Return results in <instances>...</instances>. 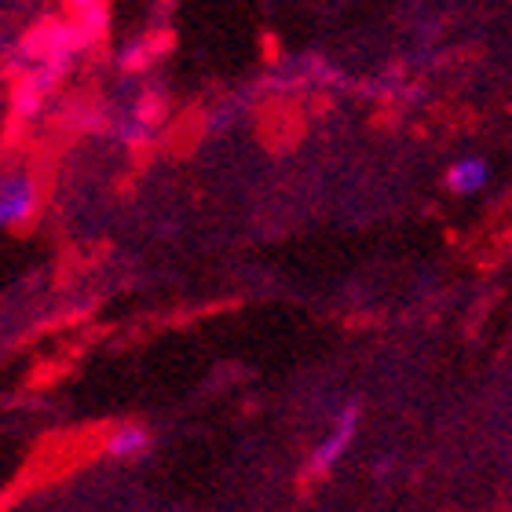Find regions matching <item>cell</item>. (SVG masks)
<instances>
[{
	"label": "cell",
	"mask_w": 512,
	"mask_h": 512,
	"mask_svg": "<svg viewBox=\"0 0 512 512\" xmlns=\"http://www.w3.org/2000/svg\"><path fill=\"white\" fill-rule=\"evenodd\" d=\"M491 180V165L483 158H458L447 172V187L454 194H480Z\"/></svg>",
	"instance_id": "cell-3"
},
{
	"label": "cell",
	"mask_w": 512,
	"mask_h": 512,
	"mask_svg": "<svg viewBox=\"0 0 512 512\" xmlns=\"http://www.w3.org/2000/svg\"><path fill=\"white\" fill-rule=\"evenodd\" d=\"M103 450H107V458L136 461L150 450V432H147V428H139V425H121L107 436Z\"/></svg>",
	"instance_id": "cell-4"
},
{
	"label": "cell",
	"mask_w": 512,
	"mask_h": 512,
	"mask_svg": "<svg viewBox=\"0 0 512 512\" xmlns=\"http://www.w3.org/2000/svg\"><path fill=\"white\" fill-rule=\"evenodd\" d=\"M359 417H363L359 403H348L341 410V414H337V421H333V428H330V436H326L319 443V447L311 450V465H308L311 476H319V472H330L333 465H337V461L344 458V450L352 447V439H355Z\"/></svg>",
	"instance_id": "cell-1"
},
{
	"label": "cell",
	"mask_w": 512,
	"mask_h": 512,
	"mask_svg": "<svg viewBox=\"0 0 512 512\" xmlns=\"http://www.w3.org/2000/svg\"><path fill=\"white\" fill-rule=\"evenodd\" d=\"M33 209H37V187H33L30 176H22V172L4 176V183H0V224L4 227L26 224L33 216Z\"/></svg>",
	"instance_id": "cell-2"
},
{
	"label": "cell",
	"mask_w": 512,
	"mask_h": 512,
	"mask_svg": "<svg viewBox=\"0 0 512 512\" xmlns=\"http://www.w3.org/2000/svg\"><path fill=\"white\" fill-rule=\"evenodd\" d=\"M66 4H74V8H88V4H96V0H66Z\"/></svg>",
	"instance_id": "cell-5"
}]
</instances>
